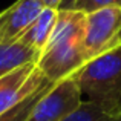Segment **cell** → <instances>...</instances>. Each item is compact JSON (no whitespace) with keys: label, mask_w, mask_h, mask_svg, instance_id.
I'll use <instances>...</instances> for the list:
<instances>
[{"label":"cell","mask_w":121,"mask_h":121,"mask_svg":"<svg viewBox=\"0 0 121 121\" xmlns=\"http://www.w3.org/2000/svg\"><path fill=\"white\" fill-rule=\"evenodd\" d=\"M75 77H66L51 84L25 121H61L83 103Z\"/></svg>","instance_id":"277c9868"},{"label":"cell","mask_w":121,"mask_h":121,"mask_svg":"<svg viewBox=\"0 0 121 121\" xmlns=\"http://www.w3.org/2000/svg\"><path fill=\"white\" fill-rule=\"evenodd\" d=\"M121 115V113H120ZM120 115H112L91 101H83L80 106L61 121H117Z\"/></svg>","instance_id":"9c48e42d"},{"label":"cell","mask_w":121,"mask_h":121,"mask_svg":"<svg viewBox=\"0 0 121 121\" xmlns=\"http://www.w3.org/2000/svg\"><path fill=\"white\" fill-rule=\"evenodd\" d=\"M51 84H54V83L46 84L44 87L39 89V91L34 92L32 95H29L28 98H25V100L22 101V103H18L17 106H14L12 109H9L8 112L2 113V115H0V121H25V120H26V117L29 115V112L32 110L34 104L40 100V97L46 92V89L49 87Z\"/></svg>","instance_id":"30bf717a"},{"label":"cell","mask_w":121,"mask_h":121,"mask_svg":"<svg viewBox=\"0 0 121 121\" xmlns=\"http://www.w3.org/2000/svg\"><path fill=\"white\" fill-rule=\"evenodd\" d=\"M41 0H17L0 12V41H17L43 11Z\"/></svg>","instance_id":"8992f818"},{"label":"cell","mask_w":121,"mask_h":121,"mask_svg":"<svg viewBox=\"0 0 121 121\" xmlns=\"http://www.w3.org/2000/svg\"><path fill=\"white\" fill-rule=\"evenodd\" d=\"M35 63H28L0 78V115L49 84Z\"/></svg>","instance_id":"5b68a950"},{"label":"cell","mask_w":121,"mask_h":121,"mask_svg":"<svg viewBox=\"0 0 121 121\" xmlns=\"http://www.w3.org/2000/svg\"><path fill=\"white\" fill-rule=\"evenodd\" d=\"M57 15H58V9L43 8L39 17L20 35L18 41H22L23 44L34 49L37 54H40L51 39V34H52L54 26L57 23Z\"/></svg>","instance_id":"52a82bcc"},{"label":"cell","mask_w":121,"mask_h":121,"mask_svg":"<svg viewBox=\"0 0 121 121\" xmlns=\"http://www.w3.org/2000/svg\"><path fill=\"white\" fill-rule=\"evenodd\" d=\"M117 121H121V115H120V118H118V120H117Z\"/></svg>","instance_id":"5bb4252c"},{"label":"cell","mask_w":121,"mask_h":121,"mask_svg":"<svg viewBox=\"0 0 121 121\" xmlns=\"http://www.w3.org/2000/svg\"><path fill=\"white\" fill-rule=\"evenodd\" d=\"M86 12L77 9H58L57 23L35 65L49 81L57 83L74 75L86 65L83 37Z\"/></svg>","instance_id":"6da1fadb"},{"label":"cell","mask_w":121,"mask_h":121,"mask_svg":"<svg viewBox=\"0 0 121 121\" xmlns=\"http://www.w3.org/2000/svg\"><path fill=\"white\" fill-rule=\"evenodd\" d=\"M121 6V0H75L71 9H77L81 12H91L103 6Z\"/></svg>","instance_id":"8fae6325"},{"label":"cell","mask_w":121,"mask_h":121,"mask_svg":"<svg viewBox=\"0 0 121 121\" xmlns=\"http://www.w3.org/2000/svg\"><path fill=\"white\" fill-rule=\"evenodd\" d=\"M39 54L22 41H0V78L28 63H35Z\"/></svg>","instance_id":"ba28073f"},{"label":"cell","mask_w":121,"mask_h":121,"mask_svg":"<svg viewBox=\"0 0 121 121\" xmlns=\"http://www.w3.org/2000/svg\"><path fill=\"white\" fill-rule=\"evenodd\" d=\"M74 77L87 101L107 113H121V46L87 61Z\"/></svg>","instance_id":"7a4b0ae2"},{"label":"cell","mask_w":121,"mask_h":121,"mask_svg":"<svg viewBox=\"0 0 121 121\" xmlns=\"http://www.w3.org/2000/svg\"><path fill=\"white\" fill-rule=\"evenodd\" d=\"M63 0H41L44 8H52V9H60Z\"/></svg>","instance_id":"7c38bea8"},{"label":"cell","mask_w":121,"mask_h":121,"mask_svg":"<svg viewBox=\"0 0 121 121\" xmlns=\"http://www.w3.org/2000/svg\"><path fill=\"white\" fill-rule=\"evenodd\" d=\"M74 2H75V0H63L60 9H71L72 5H74Z\"/></svg>","instance_id":"4fadbf2b"},{"label":"cell","mask_w":121,"mask_h":121,"mask_svg":"<svg viewBox=\"0 0 121 121\" xmlns=\"http://www.w3.org/2000/svg\"><path fill=\"white\" fill-rule=\"evenodd\" d=\"M121 46V6H103L86 12L84 49L86 63Z\"/></svg>","instance_id":"3957f363"}]
</instances>
